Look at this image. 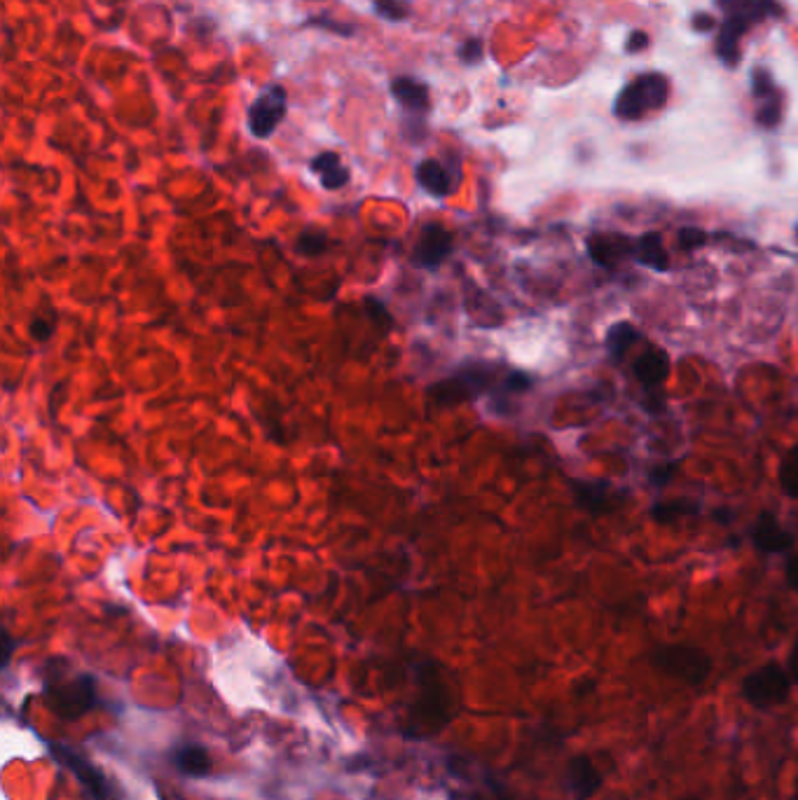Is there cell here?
I'll use <instances>...</instances> for the list:
<instances>
[{
  "label": "cell",
  "mask_w": 798,
  "mask_h": 800,
  "mask_svg": "<svg viewBox=\"0 0 798 800\" xmlns=\"http://www.w3.org/2000/svg\"><path fill=\"white\" fill-rule=\"evenodd\" d=\"M635 258L656 272H665L667 265H670V258H667L663 239H660L658 232H649L635 241Z\"/></svg>",
  "instance_id": "cell-20"
},
{
  "label": "cell",
  "mask_w": 798,
  "mask_h": 800,
  "mask_svg": "<svg viewBox=\"0 0 798 800\" xmlns=\"http://www.w3.org/2000/svg\"><path fill=\"white\" fill-rule=\"evenodd\" d=\"M724 10V24H721L717 38L719 59L726 66H735L740 59V38L752 29L754 24L766 22L777 12L775 0H717Z\"/></svg>",
  "instance_id": "cell-1"
},
{
  "label": "cell",
  "mask_w": 798,
  "mask_h": 800,
  "mask_svg": "<svg viewBox=\"0 0 798 800\" xmlns=\"http://www.w3.org/2000/svg\"><path fill=\"white\" fill-rule=\"evenodd\" d=\"M649 665L665 677L677 679L691 688L703 686L714 670L710 653L691 644L656 646L649 653Z\"/></svg>",
  "instance_id": "cell-2"
},
{
  "label": "cell",
  "mask_w": 798,
  "mask_h": 800,
  "mask_svg": "<svg viewBox=\"0 0 798 800\" xmlns=\"http://www.w3.org/2000/svg\"><path fill=\"white\" fill-rule=\"evenodd\" d=\"M707 241V234L703 230H696V227H684L679 230V244L686 248V251H693V248L703 246Z\"/></svg>",
  "instance_id": "cell-27"
},
{
  "label": "cell",
  "mask_w": 798,
  "mask_h": 800,
  "mask_svg": "<svg viewBox=\"0 0 798 800\" xmlns=\"http://www.w3.org/2000/svg\"><path fill=\"white\" fill-rule=\"evenodd\" d=\"M667 96H670V85L665 75L644 73L621 89V94L616 96L614 113L621 120H642L663 108Z\"/></svg>",
  "instance_id": "cell-3"
},
{
  "label": "cell",
  "mask_w": 798,
  "mask_h": 800,
  "mask_svg": "<svg viewBox=\"0 0 798 800\" xmlns=\"http://www.w3.org/2000/svg\"><path fill=\"white\" fill-rule=\"evenodd\" d=\"M50 751H52V756L57 758V761L64 765V768L71 772L75 779H78L80 786L89 796V800H115V791H113V786H110L108 777L103 775V772L96 768L92 761H87L85 756L68 747V744L52 742Z\"/></svg>",
  "instance_id": "cell-7"
},
{
  "label": "cell",
  "mask_w": 798,
  "mask_h": 800,
  "mask_svg": "<svg viewBox=\"0 0 798 800\" xmlns=\"http://www.w3.org/2000/svg\"><path fill=\"white\" fill-rule=\"evenodd\" d=\"M780 485L784 489V494L791 496V499H798V445L791 447L787 457L780 464Z\"/></svg>",
  "instance_id": "cell-22"
},
{
  "label": "cell",
  "mask_w": 798,
  "mask_h": 800,
  "mask_svg": "<svg viewBox=\"0 0 798 800\" xmlns=\"http://www.w3.org/2000/svg\"><path fill=\"white\" fill-rule=\"evenodd\" d=\"M787 672L794 684L798 686V639L794 641V646H791V653H789V660H787Z\"/></svg>",
  "instance_id": "cell-30"
},
{
  "label": "cell",
  "mask_w": 798,
  "mask_h": 800,
  "mask_svg": "<svg viewBox=\"0 0 798 800\" xmlns=\"http://www.w3.org/2000/svg\"><path fill=\"white\" fill-rule=\"evenodd\" d=\"M391 94H394V99L401 103L403 108L412 110V113H426L431 106L429 87L415 78H405V75L396 78L391 82Z\"/></svg>",
  "instance_id": "cell-17"
},
{
  "label": "cell",
  "mask_w": 798,
  "mask_h": 800,
  "mask_svg": "<svg viewBox=\"0 0 798 800\" xmlns=\"http://www.w3.org/2000/svg\"><path fill=\"white\" fill-rule=\"evenodd\" d=\"M667 372H670V358H667L663 349H646L635 363L637 379L646 386V389L653 391L660 389Z\"/></svg>",
  "instance_id": "cell-14"
},
{
  "label": "cell",
  "mask_w": 798,
  "mask_h": 800,
  "mask_svg": "<svg viewBox=\"0 0 798 800\" xmlns=\"http://www.w3.org/2000/svg\"><path fill=\"white\" fill-rule=\"evenodd\" d=\"M693 24H696V29H712V26H714V22L707 15H698L696 22H693Z\"/></svg>",
  "instance_id": "cell-35"
},
{
  "label": "cell",
  "mask_w": 798,
  "mask_h": 800,
  "mask_svg": "<svg viewBox=\"0 0 798 800\" xmlns=\"http://www.w3.org/2000/svg\"><path fill=\"white\" fill-rule=\"evenodd\" d=\"M564 782L572 793L574 800H590L597 796L604 784L602 772L597 770V765L590 761L588 756H574L567 763V772H564Z\"/></svg>",
  "instance_id": "cell-11"
},
{
  "label": "cell",
  "mask_w": 798,
  "mask_h": 800,
  "mask_svg": "<svg viewBox=\"0 0 798 800\" xmlns=\"http://www.w3.org/2000/svg\"><path fill=\"white\" fill-rule=\"evenodd\" d=\"M45 695L52 712L59 719L75 721L96 707V681L89 674H80L71 681L45 677Z\"/></svg>",
  "instance_id": "cell-5"
},
{
  "label": "cell",
  "mask_w": 798,
  "mask_h": 800,
  "mask_svg": "<svg viewBox=\"0 0 798 800\" xmlns=\"http://www.w3.org/2000/svg\"><path fill=\"white\" fill-rule=\"evenodd\" d=\"M670 473H672V468H665V466L653 468V471H651V480H653V485H665V482L670 480Z\"/></svg>",
  "instance_id": "cell-34"
},
{
  "label": "cell",
  "mask_w": 798,
  "mask_h": 800,
  "mask_svg": "<svg viewBox=\"0 0 798 800\" xmlns=\"http://www.w3.org/2000/svg\"><path fill=\"white\" fill-rule=\"evenodd\" d=\"M499 368L492 363H469L459 368L452 377H447L438 386L429 391L438 403H450V400H466L480 396L485 391H497L504 377H497Z\"/></svg>",
  "instance_id": "cell-6"
},
{
  "label": "cell",
  "mask_w": 798,
  "mask_h": 800,
  "mask_svg": "<svg viewBox=\"0 0 798 800\" xmlns=\"http://www.w3.org/2000/svg\"><path fill=\"white\" fill-rule=\"evenodd\" d=\"M417 183L433 197H447L454 190L450 169L438 160H422L415 169Z\"/></svg>",
  "instance_id": "cell-16"
},
{
  "label": "cell",
  "mask_w": 798,
  "mask_h": 800,
  "mask_svg": "<svg viewBox=\"0 0 798 800\" xmlns=\"http://www.w3.org/2000/svg\"><path fill=\"white\" fill-rule=\"evenodd\" d=\"M295 248H298L300 255H307V258H316V255H321L328 248V239H326V234H323V232L307 230V232L300 234Z\"/></svg>",
  "instance_id": "cell-24"
},
{
  "label": "cell",
  "mask_w": 798,
  "mask_h": 800,
  "mask_svg": "<svg viewBox=\"0 0 798 800\" xmlns=\"http://www.w3.org/2000/svg\"><path fill=\"white\" fill-rule=\"evenodd\" d=\"M375 10L389 22H403L408 17V5L403 0H375Z\"/></svg>",
  "instance_id": "cell-25"
},
{
  "label": "cell",
  "mask_w": 798,
  "mask_h": 800,
  "mask_svg": "<svg viewBox=\"0 0 798 800\" xmlns=\"http://www.w3.org/2000/svg\"><path fill=\"white\" fill-rule=\"evenodd\" d=\"M754 546L763 553H782L794 546V536L782 527L773 513H761L754 524Z\"/></svg>",
  "instance_id": "cell-13"
},
{
  "label": "cell",
  "mask_w": 798,
  "mask_h": 800,
  "mask_svg": "<svg viewBox=\"0 0 798 800\" xmlns=\"http://www.w3.org/2000/svg\"><path fill=\"white\" fill-rule=\"evenodd\" d=\"M752 94L759 101V110H756V122L761 127L773 129L782 120V94L775 87L773 78L766 68H754L752 73Z\"/></svg>",
  "instance_id": "cell-10"
},
{
  "label": "cell",
  "mask_w": 798,
  "mask_h": 800,
  "mask_svg": "<svg viewBox=\"0 0 798 800\" xmlns=\"http://www.w3.org/2000/svg\"><path fill=\"white\" fill-rule=\"evenodd\" d=\"M784 574H787L789 588L798 592V555L791 557V560L787 562V571H784Z\"/></svg>",
  "instance_id": "cell-31"
},
{
  "label": "cell",
  "mask_w": 798,
  "mask_h": 800,
  "mask_svg": "<svg viewBox=\"0 0 798 800\" xmlns=\"http://www.w3.org/2000/svg\"><path fill=\"white\" fill-rule=\"evenodd\" d=\"M12 651H15V641H12L8 630H3V670L10 665Z\"/></svg>",
  "instance_id": "cell-33"
},
{
  "label": "cell",
  "mask_w": 798,
  "mask_h": 800,
  "mask_svg": "<svg viewBox=\"0 0 798 800\" xmlns=\"http://www.w3.org/2000/svg\"><path fill=\"white\" fill-rule=\"evenodd\" d=\"M649 45V38H646V33H642V31H635L630 36V40H628V52H637V50H642V47H646Z\"/></svg>",
  "instance_id": "cell-32"
},
{
  "label": "cell",
  "mask_w": 798,
  "mask_h": 800,
  "mask_svg": "<svg viewBox=\"0 0 798 800\" xmlns=\"http://www.w3.org/2000/svg\"><path fill=\"white\" fill-rule=\"evenodd\" d=\"M686 800H700V798H686Z\"/></svg>",
  "instance_id": "cell-37"
},
{
  "label": "cell",
  "mask_w": 798,
  "mask_h": 800,
  "mask_svg": "<svg viewBox=\"0 0 798 800\" xmlns=\"http://www.w3.org/2000/svg\"><path fill=\"white\" fill-rule=\"evenodd\" d=\"M588 255L595 265L616 267L625 255H635V241L623 234H595L588 239Z\"/></svg>",
  "instance_id": "cell-12"
},
{
  "label": "cell",
  "mask_w": 798,
  "mask_h": 800,
  "mask_svg": "<svg viewBox=\"0 0 798 800\" xmlns=\"http://www.w3.org/2000/svg\"><path fill=\"white\" fill-rule=\"evenodd\" d=\"M791 684L794 681L784 667L777 662H766L740 681V695L747 705L759 709V712H768V709L780 707L789 700Z\"/></svg>",
  "instance_id": "cell-4"
},
{
  "label": "cell",
  "mask_w": 798,
  "mask_h": 800,
  "mask_svg": "<svg viewBox=\"0 0 798 800\" xmlns=\"http://www.w3.org/2000/svg\"><path fill=\"white\" fill-rule=\"evenodd\" d=\"M454 237L445 225L429 223L422 227L417 246H415V262L426 270H436L440 262H445L452 255Z\"/></svg>",
  "instance_id": "cell-9"
},
{
  "label": "cell",
  "mask_w": 798,
  "mask_h": 800,
  "mask_svg": "<svg viewBox=\"0 0 798 800\" xmlns=\"http://www.w3.org/2000/svg\"><path fill=\"white\" fill-rule=\"evenodd\" d=\"M637 340H639L637 328L628 321H621L607 333V349H609V354L618 361V358H621Z\"/></svg>",
  "instance_id": "cell-21"
},
{
  "label": "cell",
  "mask_w": 798,
  "mask_h": 800,
  "mask_svg": "<svg viewBox=\"0 0 798 800\" xmlns=\"http://www.w3.org/2000/svg\"><path fill=\"white\" fill-rule=\"evenodd\" d=\"M366 312H368L370 319H373V323L377 328H382V330L391 328V314L387 312V307H384L380 300L368 298L366 300Z\"/></svg>",
  "instance_id": "cell-26"
},
{
  "label": "cell",
  "mask_w": 798,
  "mask_h": 800,
  "mask_svg": "<svg viewBox=\"0 0 798 800\" xmlns=\"http://www.w3.org/2000/svg\"><path fill=\"white\" fill-rule=\"evenodd\" d=\"M691 513H698V503L684 501V499L672 501V503H658V506L651 508V515L656 517L658 522H672L681 515H691Z\"/></svg>",
  "instance_id": "cell-23"
},
{
  "label": "cell",
  "mask_w": 798,
  "mask_h": 800,
  "mask_svg": "<svg viewBox=\"0 0 798 800\" xmlns=\"http://www.w3.org/2000/svg\"><path fill=\"white\" fill-rule=\"evenodd\" d=\"M286 115V89L274 85L258 96L249 108V129L256 139H267L277 131Z\"/></svg>",
  "instance_id": "cell-8"
},
{
  "label": "cell",
  "mask_w": 798,
  "mask_h": 800,
  "mask_svg": "<svg viewBox=\"0 0 798 800\" xmlns=\"http://www.w3.org/2000/svg\"><path fill=\"white\" fill-rule=\"evenodd\" d=\"M174 765L188 777H206L213 768L209 751L202 744H181L174 751Z\"/></svg>",
  "instance_id": "cell-19"
},
{
  "label": "cell",
  "mask_w": 798,
  "mask_h": 800,
  "mask_svg": "<svg viewBox=\"0 0 798 800\" xmlns=\"http://www.w3.org/2000/svg\"><path fill=\"white\" fill-rule=\"evenodd\" d=\"M52 333H54L52 321L43 319V316H38V319H33V321H31V335H33V340L47 342V340H50V337H52Z\"/></svg>",
  "instance_id": "cell-29"
},
{
  "label": "cell",
  "mask_w": 798,
  "mask_h": 800,
  "mask_svg": "<svg viewBox=\"0 0 798 800\" xmlns=\"http://www.w3.org/2000/svg\"><path fill=\"white\" fill-rule=\"evenodd\" d=\"M574 496L576 503L593 515H602L616 506L607 482H574Z\"/></svg>",
  "instance_id": "cell-15"
},
{
  "label": "cell",
  "mask_w": 798,
  "mask_h": 800,
  "mask_svg": "<svg viewBox=\"0 0 798 800\" xmlns=\"http://www.w3.org/2000/svg\"><path fill=\"white\" fill-rule=\"evenodd\" d=\"M459 57H462L464 64H478V61L483 59V43H480L478 38L466 40L462 50H459Z\"/></svg>",
  "instance_id": "cell-28"
},
{
  "label": "cell",
  "mask_w": 798,
  "mask_h": 800,
  "mask_svg": "<svg viewBox=\"0 0 798 800\" xmlns=\"http://www.w3.org/2000/svg\"><path fill=\"white\" fill-rule=\"evenodd\" d=\"M791 800H798V777H796V782H794V796H791Z\"/></svg>",
  "instance_id": "cell-36"
},
{
  "label": "cell",
  "mask_w": 798,
  "mask_h": 800,
  "mask_svg": "<svg viewBox=\"0 0 798 800\" xmlns=\"http://www.w3.org/2000/svg\"><path fill=\"white\" fill-rule=\"evenodd\" d=\"M312 171L326 190H340L349 183V169L337 153H321L312 160Z\"/></svg>",
  "instance_id": "cell-18"
}]
</instances>
